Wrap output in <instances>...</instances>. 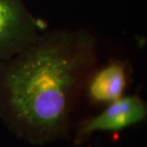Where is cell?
Listing matches in <instances>:
<instances>
[{
  "label": "cell",
  "instance_id": "obj_4",
  "mask_svg": "<svg viewBox=\"0 0 147 147\" xmlns=\"http://www.w3.org/2000/svg\"><path fill=\"white\" fill-rule=\"evenodd\" d=\"M127 70L124 63L110 62L92 77L88 93L90 100L97 104H109L124 96L127 87Z\"/></svg>",
  "mask_w": 147,
  "mask_h": 147
},
{
  "label": "cell",
  "instance_id": "obj_1",
  "mask_svg": "<svg viewBox=\"0 0 147 147\" xmlns=\"http://www.w3.org/2000/svg\"><path fill=\"white\" fill-rule=\"evenodd\" d=\"M95 56L94 38L84 30L41 34L25 51L0 62V117L33 145L65 137Z\"/></svg>",
  "mask_w": 147,
  "mask_h": 147
},
{
  "label": "cell",
  "instance_id": "obj_3",
  "mask_svg": "<svg viewBox=\"0 0 147 147\" xmlns=\"http://www.w3.org/2000/svg\"><path fill=\"white\" fill-rule=\"evenodd\" d=\"M147 115L146 102L137 96H123L107 104L98 115L83 122L76 131L75 142L81 144L96 131H118L142 122Z\"/></svg>",
  "mask_w": 147,
  "mask_h": 147
},
{
  "label": "cell",
  "instance_id": "obj_2",
  "mask_svg": "<svg viewBox=\"0 0 147 147\" xmlns=\"http://www.w3.org/2000/svg\"><path fill=\"white\" fill-rule=\"evenodd\" d=\"M41 35L38 21L23 0H0V61L31 46Z\"/></svg>",
  "mask_w": 147,
  "mask_h": 147
},
{
  "label": "cell",
  "instance_id": "obj_5",
  "mask_svg": "<svg viewBox=\"0 0 147 147\" xmlns=\"http://www.w3.org/2000/svg\"><path fill=\"white\" fill-rule=\"evenodd\" d=\"M0 62H1V61H0Z\"/></svg>",
  "mask_w": 147,
  "mask_h": 147
}]
</instances>
